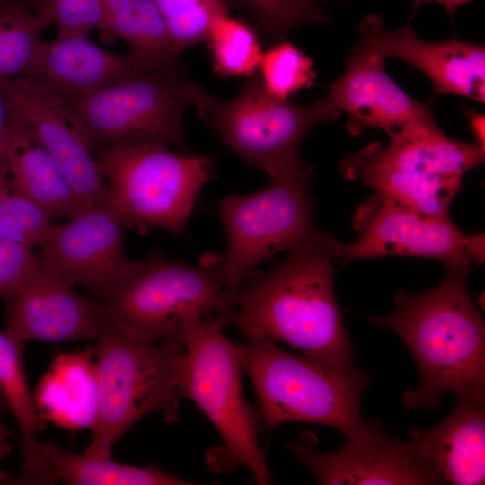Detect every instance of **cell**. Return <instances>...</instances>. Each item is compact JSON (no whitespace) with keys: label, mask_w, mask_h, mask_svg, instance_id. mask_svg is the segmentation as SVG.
I'll use <instances>...</instances> for the list:
<instances>
[{"label":"cell","mask_w":485,"mask_h":485,"mask_svg":"<svg viewBox=\"0 0 485 485\" xmlns=\"http://www.w3.org/2000/svg\"><path fill=\"white\" fill-rule=\"evenodd\" d=\"M269 40L280 41L290 31L313 22H329L319 0H253L251 7Z\"/></svg>","instance_id":"cell-32"},{"label":"cell","mask_w":485,"mask_h":485,"mask_svg":"<svg viewBox=\"0 0 485 485\" xmlns=\"http://www.w3.org/2000/svg\"><path fill=\"white\" fill-rule=\"evenodd\" d=\"M190 96L206 125L249 165L268 174L304 162L300 149L308 132L341 115L328 98L299 105L273 97L259 75L250 76L231 100L218 99L194 82Z\"/></svg>","instance_id":"cell-10"},{"label":"cell","mask_w":485,"mask_h":485,"mask_svg":"<svg viewBox=\"0 0 485 485\" xmlns=\"http://www.w3.org/2000/svg\"><path fill=\"white\" fill-rule=\"evenodd\" d=\"M385 58L357 41L347 57L342 75L328 87V100L348 114L353 136L378 128L391 137L438 125L431 103L408 95L384 71Z\"/></svg>","instance_id":"cell-14"},{"label":"cell","mask_w":485,"mask_h":485,"mask_svg":"<svg viewBox=\"0 0 485 485\" xmlns=\"http://www.w3.org/2000/svg\"><path fill=\"white\" fill-rule=\"evenodd\" d=\"M236 347L267 427L310 422L337 428L346 440L370 435L373 423H366L360 412L363 392L371 383L364 372L339 371L262 337H250Z\"/></svg>","instance_id":"cell-3"},{"label":"cell","mask_w":485,"mask_h":485,"mask_svg":"<svg viewBox=\"0 0 485 485\" xmlns=\"http://www.w3.org/2000/svg\"><path fill=\"white\" fill-rule=\"evenodd\" d=\"M245 1L247 2V4L251 7L253 0H245Z\"/></svg>","instance_id":"cell-40"},{"label":"cell","mask_w":485,"mask_h":485,"mask_svg":"<svg viewBox=\"0 0 485 485\" xmlns=\"http://www.w3.org/2000/svg\"><path fill=\"white\" fill-rule=\"evenodd\" d=\"M470 269L446 268L442 283L423 294L399 290L390 314L370 318L397 334L416 361L420 382L403 395L408 410L437 408L447 392L485 393V324L467 291Z\"/></svg>","instance_id":"cell-2"},{"label":"cell","mask_w":485,"mask_h":485,"mask_svg":"<svg viewBox=\"0 0 485 485\" xmlns=\"http://www.w3.org/2000/svg\"><path fill=\"white\" fill-rule=\"evenodd\" d=\"M45 26L24 3L0 0V81L30 74Z\"/></svg>","instance_id":"cell-27"},{"label":"cell","mask_w":485,"mask_h":485,"mask_svg":"<svg viewBox=\"0 0 485 485\" xmlns=\"http://www.w3.org/2000/svg\"><path fill=\"white\" fill-rule=\"evenodd\" d=\"M346 157L377 168L462 178L484 162L485 149L476 144L451 139L436 125L392 136L386 147L373 143Z\"/></svg>","instance_id":"cell-20"},{"label":"cell","mask_w":485,"mask_h":485,"mask_svg":"<svg viewBox=\"0 0 485 485\" xmlns=\"http://www.w3.org/2000/svg\"><path fill=\"white\" fill-rule=\"evenodd\" d=\"M224 0L187 2L164 13L169 39L176 56L190 47L207 40L214 22L227 14Z\"/></svg>","instance_id":"cell-31"},{"label":"cell","mask_w":485,"mask_h":485,"mask_svg":"<svg viewBox=\"0 0 485 485\" xmlns=\"http://www.w3.org/2000/svg\"><path fill=\"white\" fill-rule=\"evenodd\" d=\"M145 70L129 54L100 48L79 33L42 41L27 75L59 98L83 96Z\"/></svg>","instance_id":"cell-18"},{"label":"cell","mask_w":485,"mask_h":485,"mask_svg":"<svg viewBox=\"0 0 485 485\" xmlns=\"http://www.w3.org/2000/svg\"><path fill=\"white\" fill-rule=\"evenodd\" d=\"M4 299V332L23 345L31 340H97L108 324L100 300L79 294L41 264Z\"/></svg>","instance_id":"cell-16"},{"label":"cell","mask_w":485,"mask_h":485,"mask_svg":"<svg viewBox=\"0 0 485 485\" xmlns=\"http://www.w3.org/2000/svg\"><path fill=\"white\" fill-rule=\"evenodd\" d=\"M224 315L211 316L181 338L184 352L178 368L181 397L195 402L219 432L224 445L208 454L216 472L246 467L260 485L272 482L258 444L260 415L242 394V364L236 344L222 333Z\"/></svg>","instance_id":"cell-5"},{"label":"cell","mask_w":485,"mask_h":485,"mask_svg":"<svg viewBox=\"0 0 485 485\" xmlns=\"http://www.w3.org/2000/svg\"><path fill=\"white\" fill-rule=\"evenodd\" d=\"M190 84L184 73L140 71L83 96L58 98L91 151L160 144L190 154L183 128Z\"/></svg>","instance_id":"cell-8"},{"label":"cell","mask_w":485,"mask_h":485,"mask_svg":"<svg viewBox=\"0 0 485 485\" xmlns=\"http://www.w3.org/2000/svg\"><path fill=\"white\" fill-rule=\"evenodd\" d=\"M15 116V132L6 157L13 188L35 203L50 219L69 217L84 206L57 162Z\"/></svg>","instance_id":"cell-22"},{"label":"cell","mask_w":485,"mask_h":485,"mask_svg":"<svg viewBox=\"0 0 485 485\" xmlns=\"http://www.w3.org/2000/svg\"><path fill=\"white\" fill-rule=\"evenodd\" d=\"M346 179L357 180L376 194L426 216H448L450 204L460 190L461 177L422 175L377 168L344 157L340 164Z\"/></svg>","instance_id":"cell-25"},{"label":"cell","mask_w":485,"mask_h":485,"mask_svg":"<svg viewBox=\"0 0 485 485\" xmlns=\"http://www.w3.org/2000/svg\"><path fill=\"white\" fill-rule=\"evenodd\" d=\"M312 174L313 167L304 161L269 173L270 182L260 191L223 198L227 252L221 260L220 278L231 294L256 266L319 231L313 218Z\"/></svg>","instance_id":"cell-9"},{"label":"cell","mask_w":485,"mask_h":485,"mask_svg":"<svg viewBox=\"0 0 485 485\" xmlns=\"http://www.w3.org/2000/svg\"><path fill=\"white\" fill-rule=\"evenodd\" d=\"M221 261L196 265L153 252L134 262L101 300L108 324L144 341L180 339L211 316L226 317L234 296L220 278Z\"/></svg>","instance_id":"cell-4"},{"label":"cell","mask_w":485,"mask_h":485,"mask_svg":"<svg viewBox=\"0 0 485 485\" xmlns=\"http://www.w3.org/2000/svg\"><path fill=\"white\" fill-rule=\"evenodd\" d=\"M259 68L267 93L280 100L312 87L317 76L311 58L294 44L282 40L262 53Z\"/></svg>","instance_id":"cell-29"},{"label":"cell","mask_w":485,"mask_h":485,"mask_svg":"<svg viewBox=\"0 0 485 485\" xmlns=\"http://www.w3.org/2000/svg\"><path fill=\"white\" fill-rule=\"evenodd\" d=\"M207 40L219 75L250 77L259 68L262 52L257 34L228 13L214 22Z\"/></svg>","instance_id":"cell-28"},{"label":"cell","mask_w":485,"mask_h":485,"mask_svg":"<svg viewBox=\"0 0 485 485\" xmlns=\"http://www.w3.org/2000/svg\"><path fill=\"white\" fill-rule=\"evenodd\" d=\"M316 437L303 432L286 447L316 476L319 484H442L441 477L410 441L397 439L379 424L361 440H346L336 452L314 448Z\"/></svg>","instance_id":"cell-13"},{"label":"cell","mask_w":485,"mask_h":485,"mask_svg":"<svg viewBox=\"0 0 485 485\" xmlns=\"http://www.w3.org/2000/svg\"><path fill=\"white\" fill-rule=\"evenodd\" d=\"M358 43L383 57L404 61L426 75L432 84L430 101L454 94L485 101V47L457 39L421 40L410 23L387 30L383 19L369 13L358 25Z\"/></svg>","instance_id":"cell-17"},{"label":"cell","mask_w":485,"mask_h":485,"mask_svg":"<svg viewBox=\"0 0 485 485\" xmlns=\"http://www.w3.org/2000/svg\"><path fill=\"white\" fill-rule=\"evenodd\" d=\"M183 352L180 339L147 342L105 326L94 349L97 416L84 454L111 456L121 436L152 412H160L167 423L178 421V368Z\"/></svg>","instance_id":"cell-6"},{"label":"cell","mask_w":485,"mask_h":485,"mask_svg":"<svg viewBox=\"0 0 485 485\" xmlns=\"http://www.w3.org/2000/svg\"><path fill=\"white\" fill-rule=\"evenodd\" d=\"M51 226L50 218L13 188L6 167L0 169V236L33 249Z\"/></svg>","instance_id":"cell-30"},{"label":"cell","mask_w":485,"mask_h":485,"mask_svg":"<svg viewBox=\"0 0 485 485\" xmlns=\"http://www.w3.org/2000/svg\"><path fill=\"white\" fill-rule=\"evenodd\" d=\"M45 24L54 23L57 33L89 35L98 29L104 14L105 0H24Z\"/></svg>","instance_id":"cell-33"},{"label":"cell","mask_w":485,"mask_h":485,"mask_svg":"<svg viewBox=\"0 0 485 485\" xmlns=\"http://www.w3.org/2000/svg\"><path fill=\"white\" fill-rule=\"evenodd\" d=\"M43 455L57 481L69 485H191L195 482L149 465L119 463L111 456H91L40 442Z\"/></svg>","instance_id":"cell-26"},{"label":"cell","mask_w":485,"mask_h":485,"mask_svg":"<svg viewBox=\"0 0 485 485\" xmlns=\"http://www.w3.org/2000/svg\"><path fill=\"white\" fill-rule=\"evenodd\" d=\"M325 1H327V0H325Z\"/></svg>","instance_id":"cell-41"},{"label":"cell","mask_w":485,"mask_h":485,"mask_svg":"<svg viewBox=\"0 0 485 485\" xmlns=\"http://www.w3.org/2000/svg\"><path fill=\"white\" fill-rule=\"evenodd\" d=\"M23 344L0 332V394L20 429L23 465L11 484H53L54 473L46 461L36 433L46 428L30 390L23 366Z\"/></svg>","instance_id":"cell-23"},{"label":"cell","mask_w":485,"mask_h":485,"mask_svg":"<svg viewBox=\"0 0 485 485\" xmlns=\"http://www.w3.org/2000/svg\"><path fill=\"white\" fill-rule=\"evenodd\" d=\"M8 410H9V408H8L6 402L4 401V398L0 394V415L6 412V411H8Z\"/></svg>","instance_id":"cell-39"},{"label":"cell","mask_w":485,"mask_h":485,"mask_svg":"<svg viewBox=\"0 0 485 485\" xmlns=\"http://www.w3.org/2000/svg\"><path fill=\"white\" fill-rule=\"evenodd\" d=\"M15 126V114L0 84V169L6 167V157L13 139Z\"/></svg>","instance_id":"cell-35"},{"label":"cell","mask_w":485,"mask_h":485,"mask_svg":"<svg viewBox=\"0 0 485 485\" xmlns=\"http://www.w3.org/2000/svg\"><path fill=\"white\" fill-rule=\"evenodd\" d=\"M13 434L0 419V460L7 456L12 448Z\"/></svg>","instance_id":"cell-38"},{"label":"cell","mask_w":485,"mask_h":485,"mask_svg":"<svg viewBox=\"0 0 485 485\" xmlns=\"http://www.w3.org/2000/svg\"><path fill=\"white\" fill-rule=\"evenodd\" d=\"M128 228L146 234L163 228L185 232L204 185L213 179L207 155L173 152L160 144L101 147L92 151Z\"/></svg>","instance_id":"cell-7"},{"label":"cell","mask_w":485,"mask_h":485,"mask_svg":"<svg viewBox=\"0 0 485 485\" xmlns=\"http://www.w3.org/2000/svg\"><path fill=\"white\" fill-rule=\"evenodd\" d=\"M13 111L57 162L82 205H111L109 187L61 100L29 76L0 81Z\"/></svg>","instance_id":"cell-15"},{"label":"cell","mask_w":485,"mask_h":485,"mask_svg":"<svg viewBox=\"0 0 485 485\" xmlns=\"http://www.w3.org/2000/svg\"><path fill=\"white\" fill-rule=\"evenodd\" d=\"M464 115L469 119L477 144L485 149V116L471 107H465Z\"/></svg>","instance_id":"cell-36"},{"label":"cell","mask_w":485,"mask_h":485,"mask_svg":"<svg viewBox=\"0 0 485 485\" xmlns=\"http://www.w3.org/2000/svg\"><path fill=\"white\" fill-rule=\"evenodd\" d=\"M127 227L111 205L82 207L66 223L50 227L39 245V260L50 273L83 286L101 301L135 262L124 248Z\"/></svg>","instance_id":"cell-11"},{"label":"cell","mask_w":485,"mask_h":485,"mask_svg":"<svg viewBox=\"0 0 485 485\" xmlns=\"http://www.w3.org/2000/svg\"><path fill=\"white\" fill-rule=\"evenodd\" d=\"M40 265L32 248L0 236V295L16 290Z\"/></svg>","instance_id":"cell-34"},{"label":"cell","mask_w":485,"mask_h":485,"mask_svg":"<svg viewBox=\"0 0 485 485\" xmlns=\"http://www.w3.org/2000/svg\"><path fill=\"white\" fill-rule=\"evenodd\" d=\"M457 396L452 412L438 425L409 432L415 450L444 483L481 485L485 481V393Z\"/></svg>","instance_id":"cell-19"},{"label":"cell","mask_w":485,"mask_h":485,"mask_svg":"<svg viewBox=\"0 0 485 485\" xmlns=\"http://www.w3.org/2000/svg\"><path fill=\"white\" fill-rule=\"evenodd\" d=\"M339 244L319 230L269 271L248 276L234 294L226 323L247 338L287 342L334 369L358 373L333 287Z\"/></svg>","instance_id":"cell-1"},{"label":"cell","mask_w":485,"mask_h":485,"mask_svg":"<svg viewBox=\"0 0 485 485\" xmlns=\"http://www.w3.org/2000/svg\"><path fill=\"white\" fill-rule=\"evenodd\" d=\"M354 224L358 238L339 244L343 262L387 255L434 258L446 268L471 267L473 261L468 236L449 216H422L375 194L358 208Z\"/></svg>","instance_id":"cell-12"},{"label":"cell","mask_w":485,"mask_h":485,"mask_svg":"<svg viewBox=\"0 0 485 485\" xmlns=\"http://www.w3.org/2000/svg\"><path fill=\"white\" fill-rule=\"evenodd\" d=\"M94 349L59 352L38 383L34 401L40 416L64 429H92L98 409Z\"/></svg>","instance_id":"cell-21"},{"label":"cell","mask_w":485,"mask_h":485,"mask_svg":"<svg viewBox=\"0 0 485 485\" xmlns=\"http://www.w3.org/2000/svg\"><path fill=\"white\" fill-rule=\"evenodd\" d=\"M98 30L106 38L126 42L129 55L145 70L184 73L154 0H105Z\"/></svg>","instance_id":"cell-24"},{"label":"cell","mask_w":485,"mask_h":485,"mask_svg":"<svg viewBox=\"0 0 485 485\" xmlns=\"http://www.w3.org/2000/svg\"><path fill=\"white\" fill-rule=\"evenodd\" d=\"M470 1L472 0H412L413 9H412L411 17L418 12V10L423 4L429 2H436V3L441 4L446 9V11L450 13V15L453 16L460 6L469 3Z\"/></svg>","instance_id":"cell-37"}]
</instances>
